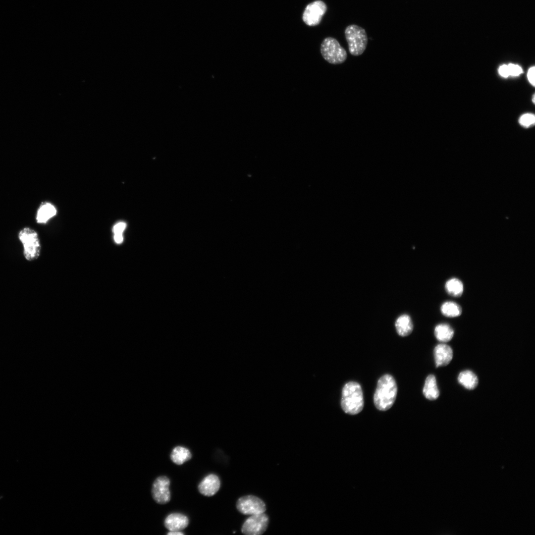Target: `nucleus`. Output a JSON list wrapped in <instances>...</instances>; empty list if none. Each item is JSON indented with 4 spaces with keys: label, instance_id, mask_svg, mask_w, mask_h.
I'll return each mask as SVG.
<instances>
[{
    "label": "nucleus",
    "instance_id": "nucleus-1",
    "mask_svg": "<svg viewBox=\"0 0 535 535\" xmlns=\"http://www.w3.org/2000/svg\"><path fill=\"white\" fill-rule=\"evenodd\" d=\"M397 387L393 377L390 374L382 376L378 380L374 396L376 408L380 411H386L394 404L397 395Z\"/></svg>",
    "mask_w": 535,
    "mask_h": 535
},
{
    "label": "nucleus",
    "instance_id": "nucleus-2",
    "mask_svg": "<svg viewBox=\"0 0 535 535\" xmlns=\"http://www.w3.org/2000/svg\"><path fill=\"white\" fill-rule=\"evenodd\" d=\"M344 412L350 415H356L364 407V398L360 385L355 381L346 383L343 387L341 400Z\"/></svg>",
    "mask_w": 535,
    "mask_h": 535
},
{
    "label": "nucleus",
    "instance_id": "nucleus-3",
    "mask_svg": "<svg viewBox=\"0 0 535 535\" xmlns=\"http://www.w3.org/2000/svg\"><path fill=\"white\" fill-rule=\"evenodd\" d=\"M17 236L22 246L24 259L28 262L37 260L41 255L42 248L38 232L32 228L26 226L19 231Z\"/></svg>",
    "mask_w": 535,
    "mask_h": 535
},
{
    "label": "nucleus",
    "instance_id": "nucleus-4",
    "mask_svg": "<svg viewBox=\"0 0 535 535\" xmlns=\"http://www.w3.org/2000/svg\"><path fill=\"white\" fill-rule=\"evenodd\" d=\"M345 36L351 54L358 56L364 52L368 39L364 28L355 24L350 25L345 29Z\"/></svg>",
    "mask_w": 535,
    "mask_h": 535
},
{
    "label": "nucleus",
    "instance_id": "nucleus-5",
    "mask_svg": "<svg viewBox=\"0 0 535 535\" xmlns=\"http://www.w3.org/2000/svg\"><path fill=\"white\" fill-rule=\"evenodd\" d=\"M321 53L326 61L333 64L342 63L347 57L345 50L332 37H327L323 40L321 46Z\"/></svg>",
    "mask_w": 535,
    "mask_h": 535
},
{
    "label": "nucleus",
    "instance_id": "nucleus-6",
    "mask_svg": "<svg viewBox=\"0 0 535 535\" xmlns=\"http://www.w3.org/2000/svg\"><path fill=\"white\" fill-rule=\"evenodd\" d=\"M268 517L264 513L251 515L244 522L241 532L246 535H260L267 530Z\"/></svg>",
    "mask_w": 535,
    "mask_h": 535
},
{
    "label": "nucleus",
    "instance_id": "nucleus-7",
    "mask_svg": "<svg viewBox=\"0 0 535 535\" xmlns=\"http://www.w3.org/2000/svg\"><path fill=\"white\" fill-rule=\"evenodd\" d=\"M236 508L239 512L247 515L263 513L266 510L264 502L252 495L239 498L236 502Z\"/></svg>",
    "mask_w": 535,
    "mask_h": 535
},
{
    "label": "nucleus",
    "instance_id": "nucleus-8",
    "mask_svg": "<svg viewBox=\"0 0 535 535\" xmlns=\"http://www.w3.org/2000/svg\"><path fill=\"white\" fill-rule=\"evenodd\" d=\"M327 10L326 4L321 0L309 3L305 8L302 19L307 25L316 26L321 22L322 17Z\"/></svg>",
    "mask_w": 535,
    "mask_h": 535
},
{
    "label": "nucleus",
    "instance_id": "nucleus-9",
    "mask_svg": "<svg viewBox=\"0 0 535 535\" xmlns=\"http://www.w3.org/2000/svg\"><path fill=\"white\" fill-rule=\"evenodd\" d=\"M169 485L170 480L164 476H160L154 481L152 487V495L157 503L164 504L170 501Z\"/></svg>",
    "mask_w": 535,
    "mask_h": 535
},
{
    "label": "nucleus",
    "instance_id": "nucleus-10",
    "mask_svg": "<svg viewBox=\"0 0 535 535\" xmlns=\"http://www.w3.org/2000/svg\"><path fill=\"white\" fill-rule=\"evenodd\" d=\"M220 486V482L218 477L211 474L201 481L198 488L201 494L209 497L214 495L218 491Z\"/></svg>",
    "mask_w": 535,
    "mask_h": 535
},
{
    "label": "nucleus",
    "instance_id": "nucleus-11",
    "mask_svg": "<svg viewBox=\"0 0 535 535\" xmlns=\"http://www.w3.org/2000/svg\"><path fill=\"white\" fill-rule=\"evenodd\" d=\"M188 524V517L179 513L168 515L164 521L165 527L169 531H181L185 529Z\"/></svg>",
    "mask_w": 535,
    "mask_h": 535
},
{
    "label": "nucleus",
    "instance_id": "nucleus-12",
    "mask_svg": "<svg viewBox=\"0 0 535 535\" xmlns=\"http://www.w3.org/2000/svg\"><path fill=\"white\" fill-rule=\"evenodd\" d=\"M433 354L436 367L448 365L453 358L452 348L445 344H440L436 346L434 349Z\"/></svg>",
    "mask_w": 535,
    "mask_h": 535
},
{
    "label": "nucleus",
    "instance_id": "nucleus-13",
    "mask_svg": "<svg viewBox=\"0 0 535 535\" xmlns=\"http://www.w3.org/2000/svg\"><path fill=\"white\" fill-rule=\"evenodd\" d=\"M57 214L55 206L50 202H43L39 207L36 215V222L39 224H46Z\"/></svg>",
    "mask_w": 535,
    "mask_h": 535
},
{
    "label": "nucleus",
    "instance_id": "nucleus-14",
    "mask_svg": "<svg viewBox=\"0 0 535 535\" xmlns=\"http://www.w3.org/2000/svg\"><path fill=\"white\" fill-rule=\"evenodd\" d=\"M395 325L397 333L403 337L409 335L413 329L411 318L407 314L400 316L396 320Z\"/></svg>",
    "mask_w": 535,
    "mask_h": 535
},
{
    "label": "nucleus",
    "instance_id": "nucleus-15",
    "mask_svg": "<svg viewBox=\"0 0 535 535\" xmlns=\"http://www.w3.org/2000/svg\"><path fill=\"white\" fill-rule=\"evenodd\" d=\"M423 392L425 397L430 400H435L438 397L439 391L434 375L430 374L426 378Z\"/></svg>",
    "mask_w": 535,
    "mask_h": 535
},
{
    "label": "nucleus",
    "instance_id": "nucleus-16",
    "mask_svg": "<svg viewBox=\"0 0 535 535\" xmlns=\"http://www.w3.org/2000/svg\"><path fill=\"white\" fill-rule=\"evenodd\" d=\"M458 381L467 389H474L478 384V378L475 373L470 370L461 372L458 375Z\"/></svg>",
    "mask_w": 535,
    "mask_h": 535
},
{
    "label": "nucleus",
    "instance_id": "nucleus-17",
    "mask_svg": "<svg viewBox=\"0 0 535 535\" xmlns=\"http://www.w3.org/2000/svg\"><path fill=\"white\" fill-rule=\"evenodd\" d=\"M170 457L174 463L180 465L191 459L192 454L187 448L178 446L172 449Z\"/></svg>",
    "mask_w": 535,
    "mask_h": 535
},
{
    "label": "nucleus",
    "instance_id": "nucleus-18",
    "mask_svg": "<svg viewBox=\"0 0 535 535\" xmlns=\"http://www.w3.org/2000/svg\"><path fill=\"white\" fill-rule=\"evenodd\" d=\"M434 335L439 341L446 342L450 341L453 337L454 330L452 327L447 323H440L434 328Z\"/></svg>",
    "mask_w": 535,
    "mask_h": 535
},
{
    "label": "nucleus",
    "instance_id": "nucleus-19",
    "mask_svg": "<svg viewBox=\"0 0 535 535\" xmlns=\"http://www.w3.org/2000/svg\"><path fill=\"white\" fill-rule=\"evenodd\" d=\"M445 288L449 295L454 297H459L463 292L464 286L460 279L452 278L446 281Z\"/></svg>",
    "mask_w": 535,
    "mask_h": 535
},
{
    "label": "nucleus",
    "instance_id": "nucleus-20",
    "mask_svg": "<svg viewBox=\"0 0 535 535\" xmlns=\"http://www.w3.org/2000/svg\"><path fill=\"white\" fill-rule=\"evenodd\" d=\"M441 313L447 317H456L462 313L461 307L456 303L452 301L445 302L440 307Z\"/></svg>",
    "mask_w": 535,
    "mask_h": 535
},
{
    "label": "nucleus",
    "instance_id": "nucleus-21",
    "mask_svg": "<svg viewBox=\"0 0 535 535\" xmlns=\"http://www.w3.org/2000/svg\"><path fill=\"white\" fill-rule=\"evenodd\" d=\"M126 223L123 221H120L115 223L112 229L113 239L117 241L123 239V233L126 229Z\"/></svg>",
    "mask_w": 535,
    "mask_h": 535
},
{
    "label": "nucleus",
    "instance_id": "nucleus-22",
    "mask_svg": "<svg viewBox=\"0 0 535 535\" xmlns=\"http://www.w3.org/2000/svg\"><path fill=\"white\" fill-rule=\"evenodd\" d=\"M535 121V117L534 115L530 113H527L523 115L520 119V124L523 126L527 127L534 124Z\"/></svg>",
    "mask_w": 535,
    "mask_h": 535
},
{
    "label": "nucleus",
    "instance_id": "nucleus-23",
    "mask_svg": "<svg viewBox=\"0 0 535 535\" xmlns=\"http://www.w3.org/2000/svg\"><path fill=\"white\" fill-rule=\"evenodd\" d=\"M509 75L511 76H518L522 73V68L518 65L509 64L508 65Z\"/></svg>",
    "mask_w": 535,
    "mask_h": 535
},
{
    "label": "nucleus",
    "instance_id": "nucleus-24",
    "mask_svg": "<svg viewBox=\"0 0 535 535\" xmlns=\"http://www.w3.org/2000/svg\"><path fill=\"white\" fill-rule=\"evenodd\" d=\"M535 68L533 66L529 69L527 74L529 82L533 86H535Z\"/></svg>",
    "mask_w": 535,
    "mask_h": 535
},
{
    "label": "nucleus",
    "instance_id": "nucleus-25",
    "mask_svg": "<svg viewBox=\"0 0 535 535\" xmlns=\"http://www.w3.org/2000/svg\"><path fill=\"white\" fill-rule=\"evenodd\" d=\"M498 72L500 75L504 77H507L510 75L508 65L505 64L500 66Z\"/></svg>",
    "mask_w": 535,
    "mask_h": 535
},
{
    "label": "nucleus",
    "instance_id": "nucleus-26",
    "mask_svg": "<svg viewBox=\"0 0 535 535\" xmlns=\"http://www.w3.org/2000/svg\"><path fill=\"white\" fill-rule=\"evenodd\" d=\"M168 535H183L184 534L181 531H170L167 534Z\"/></svg>",
    "mask_w": 535,
    "mask_h": 535
},
{
    "label": "nucleus",
    "instance_id": "nucleus-27",
    "mask_svg": "<svg viewBox=\"0 0 535 535\" xmlns=\"http://www.w3.org/2000/svg\"><path fill=\"white\" fill-rule=\"evenodd\" d=\"M533 102L535 103V96L534 95L533 96Z\"/></svg>",
    "mask_w": 535,
    "mask_h": 535
}]
</instances>
